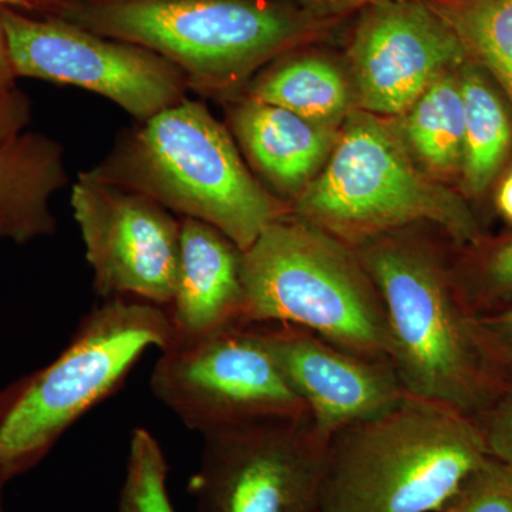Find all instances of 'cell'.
I'll list each match as a JSON object with an SVG mask.
<instances>
[{
	"label": "cell",
	"instance_id": "1",
	"mask_svg": "<svg viewBox=\"0 0 512 512\" xmlns=\"http://www.w3.org/2000/svg\"><path fill=\"white\" fill-rule=\"evenodd\" d=\"M386 312L390 363L407 394L477 417L503 390L447 264L431 239L404 228L353 247Z\"/></svg>",
	"mask_w": 512,
	"mask_h": 512
},
{
	"label": "cell",
	"instance_id": "2",
	"mask_svg": "<svg viewBox=\"0 0 512 512\" xmlns=\"http://www.w3.org/2000/svg\"><path fill=\"white\" fill-rule=\"evenodd\" d=\"M62 19L146 47L208 94L237 90L342 20L288 0H77Z\"/></svg>",
	"mask_w": 512,
	"mask_h": 512
},
{
	"label": "cell",
	"instance_id": "3",
	"mask_svg": "<svg viewBox=\"0 0 512 512\" xmlns=\"http://www.w3.org/2000/svg\"><path fill=\"white\" fill-rule=\"evenodd\" d=\"M488 457L474 417L407 394L326 444L320 512H439Z\"/></svg>",
	"mask_w": 512,
	"mask_h": 512
},
{
	"label": "cell",
	"instance_id": "4",
	"mask_svg": "<svg viewBox=\"0 0 512 512\" xmlns=\"http://www.w3.org/2000/svg\"><path fill=\"white\" fill-rule=\"evenodd\" d=\"M128 130L94 178L147 195L183 218L207 222L247 251L289 214L242 160L205 104L185 99Z\"/></svg>",
	"mask_w": 512,
	"mask_h": 512
},
{
	"label": "cell",
	"instance_id": "5",
	"mask_svg": "<svg viewBox=\"0 0 512 512\" xmlns=\"http://www.w3.org/2000/svg\"><path fill=\"white\" fill-rule=\"evenodd\" d=\"M173 339L161 306L104 299L49 365L0 389V484L35 468L76 421L117 392L150 348Z\"/></svg>",
	"mask_w": 512,
	"mask_h": 512
},
{
	"label": "cell",
	"instance_id": "6",
	"mask_svg": "<svg viewBox=\"0 0 512 512\" xmlns=\"http://www.w3.org/2000/svg\"><path fill=\"white\" fill-rule=\"evenodd\" d=\"M289 214L352 248L420 225L440 228L460 248L483 238L466 200L417 164L396 123L359 109Z\"/></svg>",
	"mask_w": 512,
	"mask_h": 512
},
{
	"label": "cell",
	"instance_id": "7",
	"mask_svg": "<svg viewBox=\"0 0 512 512\" xmlns=\"http://www.w3.org/2000/svg\"><path fill=\"white\" fill-rule=\"evenodd\" d=\"M242 325H288L390 360L386 312L355 249L291 214L242 251Z\"/></svg>",
	"mask_w": 512,
	"mask_h": 512
},
{
	"label": "cell",
	"instance_id": "8",
	"mask_svg": "<svg viewBox=\"0 0 512 512\" xmlns=\"http://www.w3.org/2000/svg\"><path fill=\"white\" fill-rule=\"evenodd\" d=\"M158 402L188 429L309 417L256 325L232 326L161 350L150 380Z\"/></svg>",
	"mask_w": 512,
	"mask_h": 512
},
{
	"label": "cell",
	"instance_id": "9",
	"mask_svg": "<svg viewBox=\"0 0 512 512\" xmlns=\"http://www.w3.org/2000/svg\"><path fill=\"white\" fill-rule=\"evenodd\" d=\"M188 493L200 512H315L326 443L309 417L265 419L201 434Z\"/></svg>",
	"mask_w": 512,
	"mask_h": 512
},
{
	"label": "cell",
	"instance_id": "10",
	"mask_svg": "<svg viewBox=\"0 0 512 512\" xmlns=\"http://www.w3.org/2000/svg\"><path fill=\"white\" fill-rule=\"evenodd\" d=\"M0 25L18 77L100 94L138 121L187 99L184 73L146 47L6 8H0Z\"/></svg>",
	"mask_w": 512,
	"mask_h": 512
},
{
	"label": "cell",
	"instance_id": "11",
	"mask_svg": "<svg viewBox=\"0 0 512 512\" xmlns=\"http://www.w3.org/2000/svg\"><path fill=\"white\" fill-rule=\"evenodd\" d=\"M72 207L97 295L167 308L180 275V221L147 195L87 171L73 185Z\"/></svg>",
	"mask_w": 512,
	"mask_h": 512
},
{
	"label": "cell",
	"instance_id": "12",
	"mask_svg": "<svg viewBox=\"0 0 512 512\" xmlns=\"http://www.w3.org/2000/svg\"><path fill=\"white\" fill-rule=\"evenodd\" d=\"M468 60L426 0H387L357 12L348 49L356 109L399 117L429 84Z\"/></svg>",
	"mask_w": 512,
	"mask_h": 512
},
{
	"label": "cell",
	"instance_id": "13",
	"mask_svg": "<svg viewBox=\"0 0 512 512\" xmlns=\"http://www.w3.org/2000/svg\"><path fill=\"white\" fill-rule=\"evenodd\" d=\"M256 326L326 444L339 430L407 396L390 360L350 352L295 326Z\"/></svg>",
	"mask_w": 512,
	"mask_h": 512
},
{
	"label": "cell",
	"instance_id": "14",
	"mask_svg": "<svg viewBox=\"0 0 512 512\" xmlns=\"http://www.w3.org/2000/svg\"><path fill=\"white\" fill-rule=\"evenodd\" d=\"M180 225V275L173 302L165 308L171 343L192 342L242 326L241 249L207 222L181 218Z\"/></svg>",
	"mask_w": 512,
	"mask_h": 512
},
{
	"label": "cell",
	"instance_id": "15",
	"mask_svg": "<svg viewBox=\"0 0 512 512\" xmlns=\"http://www.w3.org/2000/svg\"><path fill=\"white\" fill-rule=\"evenodd\" d=\"M242 153L279 201H295L318 177L340 130L319 126L282 107L242 97L229 110Z\"/></svg>",
	"mask_w": 512,
	"mask_h": 512
},
{
	"label": "cell",
	"instance_id": "16",
	"mask_svg": "<svg viewBox=\"0 0 512 512\" xmlns=\"http://www.w3.org/2000/svg\"><path fill=\"white\" fill-rule=\"evenodd\" d=\"M69 183L62 147L42 134H18L0 146V241L25 244L56 231L53 192Z\"/></svg>",
	"mask_w": 512,
	"mask_h": 512
},
{
	"label": "cell",
	"instance_id": "17",
	"mask_svg": "<svg viewBox=\"0 0 512 512\" xmlns=\"http://www.w3.org/2000/svg\"><path fill=\"white\" fill-rule=\"evenodd\" d=\"M244 97L340 130L355 106L348 69L318 50H292L248 82Z\"/></svg>",
	"mask_w": 512,
	"mask_h": 512
},
{
	"label": "cell",
	"instance_id": "18",
	"mask_svg": "<svg viewBox=\"0 0 512 512\" xmlns=\"http://www.w3.org/2000/svg\"><path fill=\"white\" fill-rule=\"evenodd\" d=\"M458 69L437 76L396 123L417 164L443 184L460 177L463 165L466 113Z\"/></svg>",
	"mask_w": 512,
	"mask_h": 512
},
{
	"label": "cell",
	"instance_id": "19",
	"mask_svg": "<svg viewBox=\"0 0 512 512\" xmlns=\"http://www.w3.org/2000/svg\"><path fill=\"white\" fill-rule=\"evenodd\" d=\"M463 90L464 153L460 180L470 197L483 195L512 150V120L501 94L478 64L467 60L458 69Z\"/></svg>",
	"mask_w": 512,
	"mask_h": 512
},
{
	"label": "cell",
	"instance_id": "20",
	"mask_svg": "<svg viewBox=\"0 0 512 512\" xmlns=\"http://www.w3.org/2000/svg\"><path fill=\"white\" fill-rule=\"evenodd\" d=\"M512 103V0H426Z\"/></svg>",
	"mask_w": 512,
	"mask_h": 512
},
{
	"label": "cell",
	"instance_id": "21",
	"mask_svg": "<svg viewBox=\"0 0 512 512\" xmlns=\"http://www.w3.org/2000/svg\"><path fill=\"white\" fill-rule=\"evenodd\" d=\"M463 249L466 255L451 269L464 308L473 316L512 308V234Z\"/></svg>",
	"mask_w": 512,
	"mask_h": 512
},
{
	"label": "cell",
	"instance_id": "22",
	"mask_svg": "<svg viewBox=\"0 0 512 512\" xmlns=\"http://www.w3.org/2000/svg\"><path fill=\"white\" fill-rule=\"evenodd\" d=\"M168 470L156 437L146 429L134 430L117 512H175L168 493Z\"/></svg>",
	"mask_w": 512,
	"mask_h": 512
},
{
	"label": "cell",
	"instance_id": "23",
	"mask_svg": "<svg viewBox=\"0 0 512 512\" xmlns=\"http://www.w3.org/2000/svg\"><path fill=\"white\" fill-rule=\"evenodd\" d=\"M439 512H512V470L488 456Z\"/></svg>",
	"mask_w": 512,
	"mask_h": 512
},
{
	"label": "cell",
	"instance_id": "24",
	"mask_svg": "<svg viewBox=\"0 0 512 512\" xmlns=\"http://www.w3.org/2000/svg\"><path fill=\"white\" fill-rule=\"evenodd\" d=\"M474 420L483 434L488 456L512 470V379Z\"/></svg>",
	"mask_w": 512,
	"mask_h": 512
},
{
	"label": "cell",
	"instance_id": "25",
	"mask_svg": "<svg viewBox=\"0 0 512 512\" xmlns=\"http://www.w3.org/2000/svg\"><path fill=\"white\" fill-rule=\"evenodd\" d=\"M473 322L488 359L505 380L512 379V308L473 316Z\"/></svg>",
	"mask_w": 512,
	"mask_h": 512
},
{
	"label": "cell",
	"instance_id": "26",
	"mask_svg": "<svg viewBox=\"0 0 512 512\" xmlns=\"http://www.w3.org/2000/svg\"><path fill=\"white\" fill-rule=\"evenodd\" d=\"M30 120V101L13 87L0 86V146L22 133Z\"/></svg>",
	"mask_w": 512,
	"mask_h": 512
},
{
	"label": "cell",
	"instance_id": "27",
	"mask_svg": "<svg viewBox=\"0 0 512 512\" xmlns=\"http://www.w3.org/2000/svg\"><path fill=\"white\" fill-rule=\"evenodd\" d=\"M77 0H0V8L16 10L33 18L62 19Z\"/></svg>",
	"mask_w": 512,
	"mask_h": 512
},
{
	"label": "cell",
	"instance_id": "28",
	"mask_svg": "<svg viewBox=\"0 0 512 512\" xmlns=\"http://www.w3.org/2000/svg\"><path fill=\"white\" fill-rule=\"evenodd\" d=\"M316 15L328 16V18L345 19L349 13L359 12L360 9L373 3L387 2V0H288Z\"/></svg>",
	"mask_w": 512,
	"mask_h": 512
},
{
	"label": "cell",
	"instance_id": "29",
	"mask_svg": "<svg viewBox=\"0 0 512 512\" xmlns=\"http://www.w3.org/2000/svg\"><path fill=\"white\" fill-rule=\"evenodd\" d=\"M495 207L503 220L512 225V168L507 171L495 194Z\"/></svg>",
	"mask_w": 512,
	"mask_h": 512
},
{
	"label": "cell",
	"instance_id": "30",
	"mask_svg": "<svg viewBox=\"0 0 512 512\" xmlns=\"http://www.w3.org/2000/svg\"><path fill=\"white\" fill-rule=\"evenodd\" d=\"M16 77L18 76H16L12 60H10L8 42H6L5 33L0 25V86H15Z\"/></svg>",
	"mask_w": 512,
	"mask_h": 512
},
{
	"label": "cell",
	"instance_id": "31",
	"mask_svg": "<svg viewBox=\"0 0 512 512\" xmlns=\"http://www.w3.org/2000/svg\"><path fill=\"white\" fill-rule=\"evenodd\" d=\"M2 488H3V485L0 484V512H3L2 511Z\"/></svg>",
	"mask_w": 512,
	"mask_h": 512
},
{
	"label": "cell",
	"instance_id": "32",
	"mask_svg": "<svg viewBox=\"0 0 512 512\" xmlns=\"http://www.w3.org/2000/svg\"><path fill=\"white\" fill-rule=\"evenodd\" d=\"M315 512H320V511L318 510V511H315Z\"/></svg>",
	"mask_w": 512,
	"mask_h": 512
}]
</instances>
